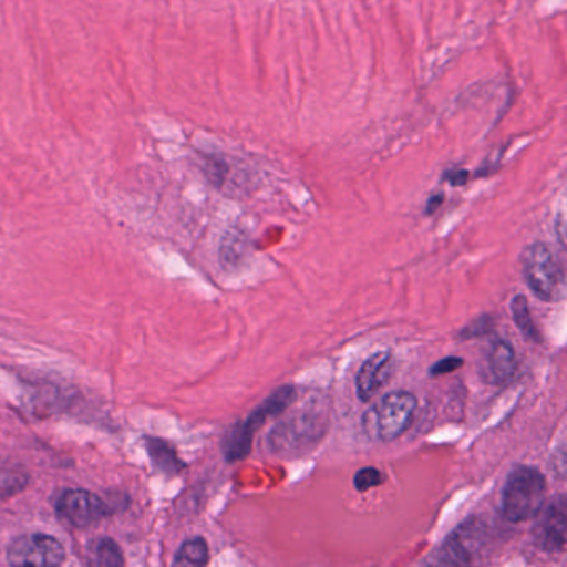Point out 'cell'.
<instances>
[{
	"instance_id": "cell-9",
	"label": "cell",
	"mask_w": 567,
	"mask_h": 567,
	"mask_svg": "<svg viewBox=\"0 0 567 567\" xmlns=\"http://www.w3.org/2000/svg\"><path fill=\"white\" fill-rule=\"evenodd\" d=\"M58 509L64 519L81 529L101 523L109 513L104 501L85 489L65 491L59 499Z\"/></svg>"
},
{
	"instance_id": "cell-20",
	"label": "cell",
	"mask_w": 567,
	"mask_h": 567,
	"mask_svg": "<svg viewBox=\"0 0 567 567\" xmlns=\"http://www.w3.org/2000/svg\"><path fill=\"white\" fill-rule=\"evenodd\" d=\"M443 195H436V197H431L430 198V202H427V207H426V214L427 215H431L433 214V212H436L437 210V207H440L441 204H443Z\"/></svg>"
},
{
	"instance_id": "cell-16",
	"label": "cell",
	"mask_w": 567,
	"mask_h": 567,
	"mask_svg": "<svg viewBox=\"0 0 567 567\" xmlns=\"http://www.w3.org/2000/svg\"><path fill=\"white\" fill-rule=\"evenodd\" d=\"M494 331V318L491 315H481L476 320L471 321L470 324L460 331L461 340H473V338H483Z\"/></svg>"
},
{
	"instance_id": "cell-7",
	"label": "cell",
	"mask_w": 567,
	"mask_h": 567,
	"mask_svg": "<svg viewBox=\"0 0 567 567\" xmlns=\"http://www.w3.org/2000/svg\"><path fill=\"white\" fill-rule=\"evenodd\" d=\"M8 559L12 566H61L65 560V549L61 540L49 534H28L12 540Z\"/></svg>"
},
{
	"instance_id": "cell-17",
	"label": "cell",
	"mask_w": 567,
	"mask_h": 567,
	"mask_svg": "<svg viewBox=\"0 0 567 567\" xmlns=\"http://www.w3.org/2000/svg\"><path fill=\"white\" fill-rule=\"evenodd\" d=\"M381 483H384L383 473L373 466L361 467L353 477L354 489L360 493H367L371 487L380 486Z\"/></svg>"
},
{
	"instance_id": "cell-11",
	"label": "cell",
	"mask_w": 567,
	"mask_h": 567,
	"mask_svg": "<svg viewBox=\"0 0 567 567\" xmlns=\"http://www.w3.org/2000/svg\"><path fill=\"white\" fill-rule=\"evenodd\" d=\"M487 380L493 384H506L517 371L516 351L507 341L496 340L491 343L487 353Z\"/></svg>"
},
{
	"instance_id": "cell-12",
	"label": "cell",
	"mask_w": 567,
	"mask_h": 567,
	"mask_svg": "<svg viewBox=\"0 0 567 567\" xmlns=\"http://www.w3.org/2000/svg\"><path fill=\"white\" fill-rule=\"evenodd\" d=\"M89 563L99 567H121L124 566V554L121 547L111 537H101L89 546Z\"/></svg>"
},
{
	"instance_id": "cell-2",
	"label": "cell",
	"mask_w": 567,
	"mask_h": 567,
	"mask_svg": "<svg viewBox=\"0 0 567 567\" xmlns=\"http://www.w3.org/2000/svg\"><path fill=\"white\" fill-rule=\"evenodd\" d=\"M297 400V391L291 384L275 390L247 420L235 424L224 441V456L228 463L245 460L250 454L255 433L264 426L268 417L278 416Z\"/></svg>"
},
{
	"instance_id": "cell-18",
	"label": "cell",
	"mask_w": 567,
	"mask_h": 567,
	"mask_svg": "<svg viewBox=\"0 0 567 567\" xmlns=\"http://www.w3.org/2000/svg\"><path fill=\"white\" fill-rule=\"evenodd\" d=\"M464 360L460 357H446L443 360L436 361L430 368V377H443V374L454 373L463 367Z\"/></svg>"
},
{
	"instance_id": "cell-13",
	"label": "cell",
	"mask_w": 567,
	"mask_h": 567,
	"mask_svg": "<svg viewBox=\"0 0 567 567\" xmlns=\"http://www.w3.org/2000/svg\"><path fill=\"white\" fill-rule=\"evenodd\" d=\"M511 313H513V320L516 323L517 330L520 331V334L527 341H533V343H540L543 341L539 330H537L536 323H534L533 315H530L527 298L524 295H517V297L513 298V301H511Z\"/></svg>"
},
{
	"instance_id": "cell-15",
	"label": "cell",
	"mask_w": 567,
	"mask_h": 567,
	"mask_svg": "<svg viewBox=\"0 0 567 567\" xmlns=\"http://www.w3.org/2000/svg\"><path fill=\"white\" fill-rule=\"evenodd\" d=\"M148 453H151L152 460H154L155 466L164 473L175 474L178 471L184 470L185 464L178 460L177 453L174 447L168 446L165 441L154 440L148 437Z\"/></svg>"
},
{
	"instance_id": "cell-6",
	"label": "cell",
	"mask_w": 567,
	"mask_h": 567,
	"mask_svg": "<svg viewBox=\"0 0 567 567\" xmlns=\"http://www.w3.org/2000/svg\"><path fill=\"white\" fill-rule=\"evenodd\" d=\"M486 543V526L477 517L461 523L450 536L441 544L436 553V564H447V566H467L474 563Z\"/></svg>"
},
{
	"instance_id": "cell-10",
	"label": "cell",
	"mask_w": 567,
	"mask_h": 567,
	"mask_svg": "<svg viewBox=\"0 0 567 567\" xmlns=\"http://www.w3.org/2000/svg\"><path fill=\"white\" fill-rule=\"evenodd\" d=\"M394 371V358L390 351H378L361 364L357 374V393L361 401L371 400Z\"/></svg>"
},
{
	"instance_id": "cell-5",
	"label": "cell",
	"mask_w": 567,
	"mask_h": 567,
	"mask_svg": "<svg viewBox=\"0 0 567 567\" xmlns=\"http://www.w3.org/2000/svg\"><path fill=\"white\" fill-rule=\"evenodd\" d=\"M524 280L539 300H559L564 293V274L557 258L546 244H533L523 255Z\"/></svg>"
},
{
	"instance_id": "cell-4",
	"label": "cell",
	"mask_w": 567,
	"mask_h": 567,
	"mask_svg": "<svg viewBox=\"0 0 567 567\" xmlns=\"http://www.w3.org/2000/svg\"><path fill=\"white\" fill-rule=\"evenodd\" d=\"M417 400L408 391H394L386 394L373 410L363 417V426L368 434L381 441H394L410 427L413 421Z\"/></svg>"
},
{
	"instance_id": "cell-19",
	"label": "cell",
	"mask_w": 567,
	"mask_h": 567,
	"mask_svg": "<svg viewBox=\"0 0 567 567\" xmlns=\"http://www.w3.org/2000/svg\"><path fill=\"white\" fill-rule=\"evenodd\" d=\"M467 177H470V174L467 172H454V174H447L446 181H450L451 185H454V187H457V185H464L466 184Z\"/></svg>"
},
{
	"instance_id": "cell-3",
	"label": "cell",
	"mask_w": 567,
	"mask_h": 567,
	"mask_svg": "<svg viewBox=\"0 0 567 567\" xmlns=\"http://www.w3.org/2000/svg\"><path fill=\"white\" fill-rule=\"evenodd\" d=\"M327 431V420L321 411L315 408L293 414L288 420L281 421L270 433V447L274 453L290 456L311 450Z\"/></svg>"
},
{
	"instance_id": "cell-8",
	"label": "cell",
	"mask_w": 567,
	"mask_h": 567,
	"mask_svg": "<svg viewBox=\"0 0 567 567\" xmlns=\"http://www.w3.org/2000/svg\"><path fill=\"white\" fill-rule=\"evenodd\" d=\"M533 527L534 543L544 553H560L567 540V501L559 494L547 506L540 507Z\"/></svg>"
},
{
	"instance_id": "cell-1",
	"label": "cell",
	"mask_w": 567,
	"mask_h": 567,
	"mask_svg": "<svg viewBox=\"0 0 567 567\" xmlns=\"http://www.w3.org/2000/svg\"><path fill=\"white\" fill-rule=\"evenodd\" d=\"M547 483L544 474L533 466L514 467L503 489V514L511 523H524L539 513L546 501Z\"/></svg>"
},
{
	"instance_id": "cell-14",
	"label": "cell",
	"mask_w": 567,
	"mask_h": 567,
	"mask_svg": "<svg viewBox=\"0 0 567 567\" xmlns=\"http://www.w3.org/2000/svg\"><path fill=\"white\" fill-rule=\"evenodd\" d=\"M210 559L208 553V544L204 537H194V539L185 540L175 556V566H207Z\"/></svg>"
}]
</instances>
